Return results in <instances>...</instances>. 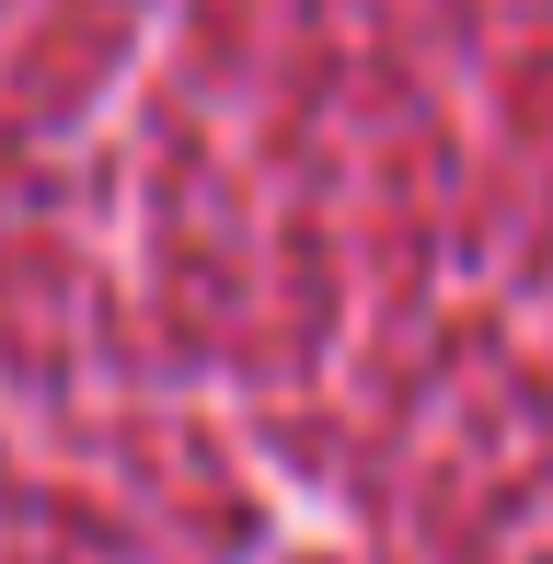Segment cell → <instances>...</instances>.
Wrapping results in <instances>:
<instances>
[{
  "instance_id": "1",
  "label": "cell",
  "mask_w": 553,
  "mask_h": 564,
  "mask_svg": "<svg viewBox=\"0 0 553 564\" xmlns=\"http://www.w3.org/2000/svg\"><path fill=\"white\" fill-rule=\"evenodd\" d=\"M0 564H553V0H0Z\"/></svg>"
}]
</instances>
